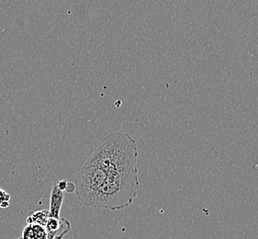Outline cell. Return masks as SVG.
Returning <instances> with one entry per match:
<instances>
[{"instance_id": "cell-1", "label": "cell", "mask_w": 258, "mask_h": 239, "mask_svg": "<svg viewBox=\"0 0 258 239\" xmlns=\"http://www.w3.org/2000/svg\"><path fill=\"white\" fill-rule=\"evenodd\" d=\"M109 135L111 146L108 175L90 207L116 212L128 208L137 196L140 187L138 148L135 138L127 133Z\"/></svg>"}, {"instance_id": "cell-2", "label": "cell", "mask_w": 258, "mask_h": 239, "mask_svg": "<svg viewBox=\"0 0 258 239\" xmlns=\"http://www.w3.org/2000/svg\"><path fill=\"white\" fill-rule=\"evenodd\" d=\"M110 146L111 141L109 135L94 146L78 167L74 183L78 201L85 206L90 207L94 197L107 178Z\"/></svg>"}, {"instance_id": "cell-3", "label": "cell", "mask_w": 258, "mask_h": 239, "mask_svg": "<svg viewBox=\"0 0 258 239\" xmlns=\"http://www.w3.org/2000/svg\"><path fill=\"white\" fill-rule=\"evenodd\" d=\"M47 239H62L71 229V224L67 218H52L50 217L47 221Z\"/></svg>"}, {"instance_id": "cell-4", "label": "cell", "mask_w": 258, "mask_h": 239, "mask_svg": "<svg viewBox=\"0 0 258 239\" xmlns=\"http://www.w3.org/2000/svg\"><path fill=\"white\" fill-rule=\"evenodd\" d=\"M63 198H64V193L57 187V185L55 184L52 188L51 195H50V203H49L50 217L56 219L61 218L60 212L62 208Z\"/></svg>"}, {"instance_id": "cell-5", "label": "cell", "mask_w": 258, "mask_h": 239, "mask_svg": "<svg viewBox=\"0 0 258 239\" xmlns=\"http://www.w3.org/2000/svg\"><path fill=\"white\" fill-rule=\"evenodd\" d=\"M49 218H50L49 211H47V210L36 211V212H33V213H30L29 217L27 218V224L29 225L38 224V225L45 227L47 221Z\"/></svg>"}, {"instance_id": "cell-6", "label": "cell", "mask_w": 258, "mask_h": 239, "mask_svg": "<svg viewBox=\"0 0 258 239\" xmlns=\"http://www.w3.org/2000/svg\"><path fill=\"white\" fill-rule=\"evenodd\" d=\"M11 194L0 188V208H8L11 203Z\"/></svg>"}, {"instance_id": "cell-7", "label": "cell", "mask_w": 258, "mask_h": 239, "mask_svg": "<svg viewBox=\"0 0 258 239\" xmlns=\"http://www.w3.org/2000/svg\"><path fill=\"white\" fill-rule=\"evenodd\" d=\"M31 226L33 228V231H34V234L36 235L37 239H47L48 234H47L45 227L41 226V225H38V224H32Z\"/></svg>"}, {"instance_id": "cell-8", "label": "cell", "mask_w": 258, "mask_h": 239, "mask_svg": "<svg viewBox=\"0 0 258 239\" xmlns=\"http://www.w3.org/2000/svg\"><path fill=\"white\" fill-rule=\"evenodd\" d=\"M22 239H37L31 225H27L22 232Z\"/></svg>"}, {"instance_id": "cell-9", "label": "cell", "mask_w": 258, "mask_h": 239, "mask_svg": "<svg viewBox=\"0 0 258 239\" xmlns=\"http://www.w3.org/2000/svg\"><path fill=\"white\" fill-rule=\"evenodd\" d=\"M68 193H73L76 192V185L74 182H68V185H67V189L66 191Z\"/></svg>"}, {"instance_id": "cell-10", "label": "cell", "mask_w": 258, "mask_h": 239, "mask_svg": "<svg viewBox=\"0 0 258 239\" xmlns=\"http://www.w3.org/2000/svg\"><path fill=\"white\" fill-rule=\"evenodd\" d=\"M68 181L66 180H62L60 182H58L56 183L57 187L59 188L62 192H64L66 189H67V185H68Z\"/></svg>"}, {"instance_id": "cell-11", "label": "cell", "mask_w": 258, "mask_h": 239, "mask_svg": "<svg viewBox=\"0 0 258 239\" xmlns=\"http://www.w3.org/2000/svg\"><path fill=\"white\" fill-rule=\"evenodd\" d=\"M18 239H22V237H20V238H18Z\"/></svg>"}]
</instances>
